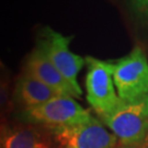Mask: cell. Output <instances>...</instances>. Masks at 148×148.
Here are the masks:
<instances>
[{"label": "cell", "mask_w": 148, "mask_h": 148, "mask_svg": "<svg viewBox=\"0 0 148 148\" xmlns=\"http://www.w3.org/2000/svg\"><path fill=\"white\" fill-rule=\"evenodd\" d=\"M86 65V98L92 110L102 120L123 102L114 85V63L87 56Z\"/></svg>", "instance_id": "cell-1"}, {"label": "cell", "mask_w": 148, "mask_h": 148, "mask_svg": "<svg viewBox=\"0 0 148 148\" xmlns=\"http://www.w3.org/2000/svg\"><path fill=\"white\" fill-rule=\"evenodd\" d=\"M92 116L89 110L80 106L73 97L59 95L41 106L19 111L18 119L22 123L53 130L75 125Z\"/></svg>", "instance_id": "cell-2"}, {"label": "cell", "mask_w": 148, "mask_h": 148, "mask_svg": "<svg viewBox=\"0 0 148 148\" xmlns=\"http://www.w3.org/2000/svg\"><path fill=\"white\" fill-rule=\"evenodd\" d=\"M102 121L121 144H142L148 138V95L132 102H122Z\"/></svg>", "instance_id": "cell-3"}, {"label": "cell", "mask_w": 148, "mask_h": 148, "mask_svg": "<svg viewBox=\"0 0 148 148\" xmlns=\"http://www.w3.org/2000/svg\"><path fill=\"white\" fill-rule=\"evenodd\" d=\"M73 38L74 36H65L52 27H45L37 34L36 47L45 54L81 98L82 90L78 85L77 77L86 64V58L70 51L69 44Z\"/></svg>", "instance_id": "cell-4"}, {"label": "cell", "mask_w": 148, "mask_h": 148, "mask_svg": "<svg viewBox=\"0 0 148 148\" xmlns=\"http://www.w3.org/2000/svg\"><path fill=\"white\" fill-rule=\"evenodd\" d=\"M114 85L123 102H132L148 95V60L140 46L114 63Z\"/></svg>", "instance_id": "cell-5"}, {"label": "cell", "mask_w": 148, "mask_h": 148, "mask_svg": "<svg viewBox=\"0 0 148 148\" xmlns=\"http://www.w3.org/2000/svg\"><path fill=\"white\" fill-rule=\"evenodd\" d=\"M54 148H115L116 136L110 133L98 119L75 125L49 130Z\"/></svg>", "instance_id": "cell-6"}, {"label": "cell", "mask_w": 148, "mask_h": 148, "mask_svg": "<svg viewBox=\"0 0 148 148\" xmlns=\"http://www.w3.org/2000/svg\"><path fill=\"white\" fill-rule=\"evenodd\" d=\"M1 148H54L47 128L22 122L0 124Z\"/></svg>", "instance_id": "cell-7"}, {"label": "cell", "mask_w": 148, "mask_h": 148, "mask_svg": "<svg viewBox=\"0 0 148 148\" xmlns=\"http://www.w3.org/2000/svg\"><path fill=\"white\" fill-rule=\"evenodd\" d=\"M21 70L32 75L36 79L42 81L43 84L57 91L60 95H68L79 99L74 88L69 85L68 81L64 78L63 75L45 56V54L37 47L32 49L25 57Z\"/></svg>", "instance_id": "cell-8"}, {"label": "cell", "mask_w": 148, "mask_h": 148, "mask_svg": "<svg viewBox=\"0 0 148 148\" xmlns=\"http://www.w3.org/2000/svg\"><path fill=\"white\" fill-rule=\"evenodd\" d=\"M59 95L57 91L22 70L16 78L12 92L14 106H18L20 111L41 106Z\"/></svg>", "instance_id": "cell-9"}, {"label": "cell", "mask_w": 148, "mask_h": 148, "mask_svg": "<svg viewBox=\"0 0 148 148\" xmlns=\"http://www.w3.org/2000/svg\"><path fill=\"white\" fill-rule=\"evenodd\" d=\"M13 109L14 103L10 92V81L0 79V124L7 123Z\"/></svg>", "instance_id": "cell-10"}, {"label": "cell", "mask_w": 148, "mask_h": 148, "mask_svg": "<svg viewBox=\"0 0 148 148\" xmlns=\"http://www.w3.org/2000/svg\"><path fill=\"white\" fill-rule=\"evenodd\" d=\"M132 2L138 13L148 19V0H132Z\"/></svg>", "instance_id": "cell-11"}, {"label": "cell", "mask_w": 148, "mask_h": 148, "mask_svg": "<svg viewBox=\"0 0 148 148\" xmlns=\"http://www.w3.org/2000/svg\"><path fill=\"white\" fill-rule=\"evenodd\" d=\"M0 79L10 81V70L0 58Z\"/></svg>", "instance_id": "cell-12"}, {"label": "cell", "mask_w": 148, "mask_h": 148, "mask_svg": "<svg viewBox=\"0 0 148 148\" xmlns=\"http://www.w3.org/2000/svg\"><path fill=\"white\" fill-rule=\"evenodd\" d=\"M0 148H1V138H0Z\"/></svg>", "instance_id": "cell-13"}, {"label": "cell", "mask_w": 148, "mask_h": 148, "mask_svg": "<svg viewBox=\"0 0 148 148\" xmlns=\"http://www.w3.org/2000/svg\"><path fill=\"white\" fill-rule=\"evenodd\" d=\"M147 140H148V138H147Z\"/></svg>", "instance_id": "cell-14"}]
</instances>
